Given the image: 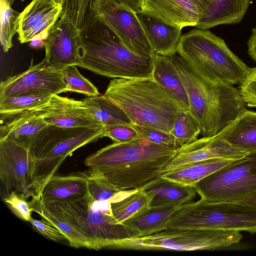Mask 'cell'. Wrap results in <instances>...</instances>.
<instances>
[{
    "instance_id": "obj_1",
    "label": "cell",
    "mask_w": 256,
    "mask_h": 256,
    "mask_svg": "<svg viewBox=\"0 0 256 256\" xmlns=\"http://www.w3.org/2000/svg\"><path fill=\"white\" fill-rule=\"evenodd\" d=\"M176 150L140 136L106 146L88 156L84 164L90 172L118 189L133 190L160 177Z\"/></svg>"
},
{
    "instance_id": "obj_2",
    "label": "cell",
    "mask_w": 256,
    "mask_h": 256,
    "mask_svg": "<svg viewBox=\"0 0 256 256\" xmlns=\"http://www.w3.org/2000/svg\"><path fill=\"white\" fill-rule=\"evenodd\" d=\"M170 56L185 88L189 110L203 136L218 134L246 110L238 88L207 80L178 53Z\"/></svg>"
},
{
    "instance_id": "obj_3",
    "label": "cell",
    "mask_w": 256,
    "mask_h": 256,
    "mask_svg": "<svg viewBox=\"0 0 256 256\" xmlns=\"http://www.w3.org/2000/svg\"><path fill=\"white\" fill-rule=\"evenodd\" d=\"M77 66L113 78H152L154 57L143 58L132 52L96 16L79 30Z\"/></svg>"
},
{
    "instance_id": "obj_4",
    "label": "cell",
    "mask_w": 256,
    "mask_h": 256,
    "mask_svg": "<svg viewBox=\"0 0 256 256\" xmlns=\"http://www.w3.org/2000/svg\"><path fill=\"white\" fill-rule=\"evenodd\" d=\"M103 96L132 124L169 133L178 113L186 110L152 77L114 78Z\"/></svg>"
},
{
    "instance_id": "obj_5",
    "label": "cell",
    "mask_w": 256,
    "mask_h": 256,
    "mask_svg": "<svg viewBox=\"0 0 256 256\" xmlns=\"http://www.w3.org/2000/svg\"><path fill=\"white\" fill-rule=\"evenodd\" d=\"M104 136L103 126L65 128L48 125L42 129L28 148L33 160L30 196L40 197L46 184L68 156Z\"/></svg>"
},
{
    "instance_id": "obj_6",
    "label": "cell",
    "mask_w": 256,
    "mask_h": 256,
    "mask_svg": "<svg viewBox=\"0 0 256 256\" xmlns=\"http://www.w3.org/2000/svg\"><path fill=\"white\" fill-rule=\"evenodd\" d=\"M42 202L49 212L80 232L89 242L92 249L113 248L121 240L138 236L132 228L118 223L110 202L95 200L88 194L72 200Z\"/></svg>"
},
{
    "instance_id": "obj_7",
    "label": "cell",
    "mask_w": 256,
    "mask_h": 256,
    "mask_svg": "<svg viewBox=\"0 0 256 256\" xmlns=\"http://www.w3.org/2000/svg\"><path fill=\"white\" fill-rule=\"evenodd\" d=\"M177 53L202 76L213 82L240 84L250 68L208 30L193 29L182 35Z\"/></svg>"
},
{
    "instance_id": "obj_8",
    "label": "cell",
    "mask_w": 256,
    "mask_h": 256,
    "mask_svg": "<svg viewBox=\"0 0 256 256\" xmlns=\"http://www.w3.org/2000/svg\"><path fill=\"white\" fill-rule=\"evenodd\" d=\"M166 228L214 229L256 232V209L239 202L202 198L182 204L168 220Z\"/></svg>"
},
{
    "instance_id": "obj_9",
    "label": "cell",
    "mask_w": 256,
    "mask_h": 256,
    "mask_svg": "<svg viewBox=\"0 0 256 256\" xmlns=\"http://www.w3.org/2000/svg\"><path fill=\"white\" fill-rule=\"evenodd\" d=\"M238 230L214 229L166 228L144 236L127 238L118 242L113 248L136 250H214L240 242Z\"/></svg>"
},
{
    "instance_id": "obj_10",
    "label": "cell",
    "mask_w": 256,
    "mask_h": 256,
    "mask_svg": "<svg viewBox=\"0 0 256 256\" xmlns=\"http://www.w3.org/2000/svg\"><path fill=\"white\" fill-rule=\"evenodd\" d=\"M201 198L238 202L256 194V152L224 166L194 186Z\"/></svg>"
},
{
    "instance_id": "obj_11",
    "label": "cell",
    "mask_w": 256,
    "mask_h": 256,
    "mask_svg": "<svg viewBox=\"0 0 256 256\" xmlns=\"http://www.w3.org/2000/svg\"><path fill=\"white\" fill-rule=\"evenodd\" d=\"M136 10L124 0H98L96 16L114 32L133 54L152 58L154 52L137 16Z\"/></svg>"
},
{
    "instance_id": "obj_12",
    "label": "cell",
    "mask_w": 256,
    "mask_h": 256,
    "mask_svg": "<svg viewBox=\"0 0 256 256\" xmlns=\"http://www.w3.org/2000/svg\"><path fill=\"white\" fill-rule=\"evenodd\" d=\"M68 92L62 70L48 66L45 59L34 64L32 60L24 72L0 84V100L22 95L58 94Z\"/></svg>"
},
{
    "instance_id": "obj_13",
    "label": "cell",
    "mask_w": 256,
    "mask_h": 256,
    "mask_svg": "<svg viewBox=\"0 0 256 256\" xmlns=\"http://www.w3.org/2000/svg\"><path fill=\"white\" fill-rule=\"evenodd\" d=\"M32 164L28 148L10 140H0V178L7 192L30 197Z\"/></svg>"
},
{
    "instance_id": "obj_14",
    "label": "cell",
    "mask_w": 256,
    "mask_h": 256,
    "mask_svg": "<svg viewBox=\"0 0 256 256\" xmlns=\"http://www.w3.org/2000/svg\"><path fill=\"white\" fill-rule=\"evenodd\" d=\"M247 154L234 147L218 134L203 136L178 148L172 158L160 170V175L194 162L214 158L235 160Z\"/></svg>"
},
{
    "instance_id": "obj_15",
    "label": "cell",
    "mask_w": 256,
    "mask_h": 256,
    "mask_svg": "<svg viewBox=\"0 0 256 256\" xmlns=\"http://www.w3.org/2000/svg\"><path fill=\"white\" fill-rule=\"evenodd\" d=\"M46 64L62 70L78 62L79 30L64 16L49 30L45 42Z\"/></svg>"
},
{
    "instance_id": "obj_16",
    "label": "cell",
    "mask_w": 256,
    "mask_h": 256,
    "mask_svg": "<svg viewBox=\"0 0 256 256\" xmlns=\"http://www.w3.org/2000/svg\"><path fill=\"white\" fill-rule=\"evenodd\" d=\"M34 109L48 125L65 128L102 126L82 100L54 94L46 104Z\"/></svg>"
},
{
    "instance_id": "obj_17",
    "label": "cell",
    "mask_w": 256,
    "mask_h": 256,
    "mask_svg": "<svg viewBox=\"0 0 256 256\" xmlns=\"http://www.w3.org/2000/svg\"><path fill=\"white\" fill-rule=\"evenodd\" d=\"M62 10V6L52 0H32L20 13L17 32L20 42L46 40L49 30L60 17Z\"/></svg>"
},
{
    "instance_id": "obj_18",
    "label": "cell",
    "mask_w": 256,
    "mask_h": 256,
    "mask_svg": "<svg viewBox=\"0 0 256 256\" xmlns=\"http://www.w3.org/2000/svg\"><path fill=\"white\" fill-rule=\"evenodd\" d=\"M138 10L166 24L196 26L201 12L192 0H136Z\"/></svg>"
},
{
    "instance_id": "obj_19",
    "label": "cell",
    "mask_w": 256,
    "mask_h": 256,
    "mask_svg": "<svg viewBox=\"0 0 256 256\" xmlns=\"http://www.w3.org/2000/svg\"><path fill=\"white\" fill-rule=\"evenodd\" d=\"M34 108L0 113V140H10L28 149L38 134L48 126Z\"/></svg>"
},
{
    "instance_id": "obj_20",
    "label": "cell",
    "mask_w": 256,
    "mask_h": 256,
    "mask_svg": "<svg viewBox=\"0 0 256 256\" xmlns=\"http://www.w3.org/2000/svg\"><path fill=\"white\" fill-rule=\"evenodd\" d=\"M137 16L155 54L170 56L177 53L182 28L164 22L140 10Z\"/></svg>"
},
{
    "instance_id": "obj_21",
    "label": "cell",
    "mask_w": 256,
    "mask_h": 256,
    "mask_svg": "<svg viewBox=\"0 0 256 256\" xmlns=\"http://www.w3.org/2000/svg\"><path fill=\"white\" fill-rule=\"evenodd\" d=\"M250 4V0H213L200 14L196 27L206 30L218 25L239 23Z\"/></svg>"
},
{
    "instance_id": "obj_22",
    "label": "cell",
    "mask_w": 256,
    "mask_h": 256,
    "mask_svg": "<svg viewBox=\"0 0 256 256\" xmlns=\"http://www.w3.org/2000/svg\"><path fill=\"white\" fill-rule=\"evenodd\" d=\"M218 134L240 150L256 152V112L246 110Z\"/></svg>"
},
{
    "instance_id": "obj_23",
    "label": "cell",
    "mask_w": 256,
    "mask_h": 256,
    "mask_svg": "<svg viewBox=\"0 0 256 256\" xmlns=\"http://www.w3.org/2000/svg\"><path fill=\"white\" fill-rule=\"evenodd\" d=\"M182 205L169 204L150 206L125 220L122 224L136 230L138 236H144L166 229L169 218Z\"/></svg>"
},
{
    "instance_id": "obj_24",
    "label": "cell",
    "mask_w": 256,
    "mask_h": 256,
    "mask_svg": "<svg viewBox=\"0 0 256 256\" xmlns=\"http://www.w3.org/2000/svg\"><path fill=\"white\" fill-rule=\"evenodd\" d=\"M236 160L214 158L194 162L163 174L160 177L181 184L194 187L202 179Z\"/></svg>"
},
{
    "instance_id": "obj_25",
    "label": "cell",
    "mask_w": 256,
    "mask_h": 256,
    "mask_svg": "<svg viewBox=\"0 0 256 256\" xmlns=\"http://www.w3.org/2000/svg\"><path fill=\"white\" fill-rule=\"evenodd\" d=\"M152 78L186 110L189 102L185 88L170 56L155 54Z\"/></svg>"
},
{
    "instance_id": "obj_26",
    "label": "cell",
    "mask_w": 256,
    "mask_h": 256,
    "mask_svg": "<svg viewBox=\"0 0 256 256\" xmlns=\"http://www.w3.org/2000/svg\"><path fill=\"white\" fill-rule=\"evenodd\" d=\"M143 186L146 190L154 194L150 206L182 205L190 202L197 193L193 186L181 184L160 177L148 182Z\"/></svg>"
},
{
    "instance_id": "obj_27",
    "label": "cell",
    "mask_w": 256,
    "mask_h": 256,
    "mask_svg": "<svg viewBox=\"0 0 256 256\" xmlns=\"http://www.w3.org/2000/svg\"><path fill=\"white\" fill-rule=\"evenodd\" d=\"M84 190L83 180L77 173L54 174L44 185L40 198L42 202L72 200L80 198Z\"/></svg>"
},
{
    "instance_id": "obj_28",
    "label": "cell",
    "mask_w": 256,
    "mask_h": 256,
    "mask_svg": "<svg viewBox=\"0 0 256 256\" xmlns=\"http://www.w3.org/2000/svg\"><path fill=\"white\" fill-rule=\"evenodd\" d=\"M82 100L103 126L132 124L120 108L107 100L103 95L89 96Z\"/></svg>"
},
{
    "instance_id": "obj_29",
    "label": "cell",
    "mask_w": 256,
    "mask_h": 256,
    "mask_svg": "<svg viewBox=\"0 0 256 256\" xmlns=\"http://www.w3.org/2000/svg\"><path fill=\"white\" fill-rule=\"evenodd\" d=\"M153 192L146 190L144 186L134 189L122 199L111 203L113 216L118 224L150 206L154 198Z\"/></svg>"
},
{
    "instance_id": "obj_30",
    "label": "cell",
    "mask_w": 256,
    "mask_h": 256,
    "mask_svg": "<svg viewBox=\"0 0 256 256\" xmlns=\"http://www.w3.org/2000/svg\"><path fill=\"white\" fill-rule=\"evenodd\" d=\"M29 202L34 212L50 222L66 236L70 246L92 249L88 240L70 224L49 212L43 206L40 198L32 197Z\"/></svg>"
},
{
    "instance_id": "obj_31",
    "label": "cell",
    "mask_w": 256,
    "mask_h": 256,
    "mask_svg": "<svg viewBox=\"0 0 256 256\" xmlns=\"http://www.w3.org/2000/svg\"><path fill=\"white\" fill-rule=\"evenodd\" d=\"M98 0H66L60 16L69 20L80 30L96 16V8Z\"/></svg>"
},
{
    "instance_id": "obj_32",
    "label": "cell",
    "mask_w": 256,
    "mask_h": 256,
    "mask_svg": "<svg viewBox=\"0 0 256 256\" xmlns=\"http://www.w3.org/2000/svg\"><path fill=\"white\" fill-rule=\"evenodd\" d=\"M170 133L180 147L197 139L200 134V126L189 110H184L177 114Z\"/></svg>"
},
{
    "instance_id": "obj_33",
    "label": "cell",
    "mask_w": 256,
    "mask_h": 256,
    "mask_svg": "<svg viewBox=\"0 0 256 256\" xmlns=\"http://www.w3.org/2000/svg\"><path fill=\"white\" fill-rule=\"evenodd\" d=\"M12 0H0V42L4 52L12 46V38L18 32L20 13L12 6Z\"/></svg>"
},
{
    "instance_id": "obj_34",
    "label": "cell",
    "mask_w": 256,
    "mask_h": 256,
    "mask_svg": "<svg viewBox=\"0 0 256 256\" xmlns=\"http://www.w3.org/2000/svg\"><path fill=\"white\" fill-rule=\"evenodd\" d=\"M88 176V194L98 201L116 202L126 196L134 190H120L89 172Z\"/></svg>"
},
{
    "instance_id": "obj_35",
    "label": "cell",
    "mask_w": 256,
    "mask_h": 256,
    "mask_svg": "<svg viewBox=\"0 0 256 256\" xmlns=\"http://www.w3.org/2000/svg\"><path fill=\"white\" fill-rule=\"evenodd\" d=\"M52 95H22L0 100V113L17 112L38 108L46 104Z\"/></svg>"
},
{
    "instance_id": "obj_36",
    "label": "cell",
    "mask_w": 256,
    "mask_h": 256,
    "mask_svg": "<svg viewBox=\"0 0 256 256\" xmlns=\"http://www.w3.org/2000/svg\"><path fill=\"white\" fill-rule=\"evenodd\" d=\"M62 74L68 92L88 96L100 95L98 88L79 72L76 65L69 66L62 69Z\"/></svg>"
},
{
    "instance_id": "obj_37",
    "label": "cell",
    "mask_w": 256,
    "mask_h": 256,
    "mask_svg": "<svg viewBox=\"0 0 256 256\" xmlns=\"http://www.w3.org/2000/svg\"><path fill=\"white\" fill-rule=\"evenodd\" d=\"M26 195L12 190L4 198V201L11 211L20 219L30 222L33 208L26 200Z\"/></svg>"
},
{
    "instance_id": "obj_38",
    "label": "cell",
    "mask_w": 256,
    "mask_h": 256,
    "mask_svg": "<svg viewBox=\"0 0 256 256\" xmlns=\"http://www.w3.org/2000/svg\"><path fill=\"white\" fill-rule=\"evenodd\" d=\"M131 126L137 131L140 137L154 144L175 149L180 147L174 138L169 132L134 124Z\"/></svg>"
},
{
    "instance_id": "obj_39",
    "label": "cell",
    "mask_w": 256,
    "mask_h": 256,
    "mask_svg": "<svg viewBox=\"0 0 256 256\" xmlns=\"http://www.w3.org/2000/svg\"><path fill=\"white\" fill-rule=\"evenodd\" d=\"M103 127L104 136L110 138L114 142H125L140 136L131 125L116 124Z\"/></svg>"
},
{
    "instance_id": "obj_40",
    "label": "cell",
    "mask_w": 256,
    "mask_h": 256,
    "mask_svg": "<svg viewBox=\"0 0 256 256\" xmlns=\"http://www.w3.org/2000/svg\"><path fill=\"white\" fill-rule=\"evenodd\" d=\"M30 222L34 230L48 240L56 242L67 240L66 236L49 222L42 218L38 220L32 218Z\"/></svg>"
},
{
    "instance_id": "obj_41",
    "label": "cell",
    "mask_w": 256,
    "mask_h": 256,
    "mask_svg": "<svg viewBox=\"0 0 256 256\" xmlns=\"http://www.w3.org/2000/svg\"><path fill=\"white\" fill-rule=\"evenodd\" d=\"M239 90L246 106L256 107V67L250 68L246 78L240 84Z\"/></svg>"
},
{
    "instance_id": "obj_42",
    "label": "cell",
    "mask_w": 256,
    "mask_h": 256,
    "mask_svg": "<svg viewBox=\"0 0 256 256\" xmlns=\"http://www.w3.org/2000/svg\"><path fill=\"white\" fill-rule=\"evenodd\" d=\"M198 8L201 14L213 0H192Z\"/></svg>"
},
{
    "instance_id": "obj_43",
    "label": "cell",
    "mask_w": 256,
    "mask_h": 256,
    "mask_svg": "<svg viewBox=\"0 0 256 256\" xmlns=\"http://www.w3.org/2000/svg\"><path fill=\"white\" fill-rule=\"evenodd\" d=\"M238 202L250 206L256 209V194Z\"/></svg>"
},
{
    "instance_id": "obj_44",
    "label": "cell",
    "mask_w": 256,
    "mask_h": 256,
    "mask_svg": "<svg viewBox=\"0 0 256 256\" xmlns=\"http://www.w3.org/2000/svg\"><path fill=\"white\" fill-rule=\"evenodd\" d=\"M30 42V45L34 48H42L45 46L46 40L43 38L34 39Z\"/></svg>"
},
{
    "instance_id": "obj_45",
    "label": "cell",
    "mask_w": 256,
    "mask_h": 256,
    "mask_svg": "<svg viewBox=\"0 0 256 256\" xmlns=\"http://www.w3.org/2000/svg\"><path fill=\"white\" fill-rule=\"evenodd\" d=\"M128 3L132 8H133L136 11L138 10L137 3L136 0H124Z\"/></svg>"
},
{
    "instance_id": "obj_46",
    "label": "cell",
    "mask_w": 256,
    "mask_h": 256,
    "mask_svg": "<svg viewBox=\"0 0 256 256\" xmlns=\"http://www.w3.org/2000/svg\"><path fill=\"white\" fill-rule=\"evenodd\" d=\"M52 0L56 4H58L62 6L66 1V0Z\"/></svg>"
},
{
    "instance_id": "obj_47",
    "label": "cell",
    "mask_w": 256,
    "mask_h": 256,
    "mask_svg": "<svg viewBox=\"0 0 256 256\" xmlns=\"http://www.w3.org/2000/svg\"><path fill=\"white\" fill-rule=\"evenodd\" d=\"M22 1H24V0H22Z\"/></svg>"
}]
</instances>
